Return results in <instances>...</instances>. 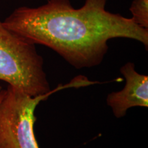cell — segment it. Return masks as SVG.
I'll list each match as a JSON object with an SVG mask.
<instances>
[{
	"instance_id": "6da1fadb",
	"label": "cell",
	"mask_w": 148,
	"mask_h": 148,
	"mask_svg": "<svg viewBox=\"0 0 148 148\" xmlns=\"http://www.w3.org/2000/svg\"><path fill=\"white\" fill-rule=\"evenodd\" d=\"M107 0H86L80 8L69 0H48L45 4L16 8L3 22L11 31L53 49L76 69L99 65L112 38H126L148 47V29L132 18L106 10Z\"/></svg>"
},
{
	"instance_id": "7a4b0ae2",
	"label": "cell",
	"mask_w": 148,
	"mask_h": 148,
	"mask_svg": "<svg viewBox=\"0 0 148 148\" xmlns=\"http://www.w3.org/2000/svg\"><path fill=\"white\" fill-rule=\"evenodd\" d=\"M0 80L31 96L50 91L43 59L32 42L0 21Z\"/></svg>"
},
{
	"instance_id": "3957f363",
	"label": "cell",
	"mask_w": 148,
	"mask_h": 148,
	"mask_svg": "<svg viewBox=\"0 0 148 148\" xmlns=\"http://www.w3.org/2000/svg\"><path fill=\"white\" fill-rule=\"evenodd\" d=\"M82 86V77H75L65 86L60 85L44 95L31 96L8 85L3 89L0 101V148H39L34 132L37 105L57 90Z\"/></svg>"
},
{
	"instance_id": "277c9868",
	"label": "cell",
	"mask_w": 148,
	"mask_h": 148,
	"mask_svg": "<svg viewBox=\"0 0 148 148\" xmlns=\"http://www.w3.org/2000/svg\"><path fill=\"white\" fill-rule=\"evenodd\" d=\"M125 78L124 88L107 96L106 103L116 118H121L132 107H148V77L138 73L133 62H128L120 69Z\"/></svg>"
},
{
	"instance_id": "5b68a950",
	"label": "cell",
	"mask_w": 148,
	"mask_h": 148,
	"mask_svg": "<svg viewBox=\"0 0 148 148\" xmlns=\"http://www.w3.org/2000/svg\"><path fill=\"white\" fill-rule=\"evenodd\" d=\"M130 10L133 21L140 27L148 29V0H134Z\"/></svg>"
},
{
	"instance_id": "8992f818",
	"label": "cell",
	"mask_w": 148,
	"mask_h": 148,
	"mask_svg": "<svg viewBox=\"0 0 148 148\" xmlns=\"http://www.w3.org/2000/svg\"><path fill=\"white\" fill-rule=\"evenodd\" d=\"M2 93H3V89H2V90H1V92H0V101H1V97H2Z\"/></svg>"
},
{
	"instance_id": "52a82bcc",
	"label": "cell",
	"mask_w": 148,
	"mask_h": 148,
	"mask_svg": "<svg viewBox=\"0 0 148 148\" xmlns=\"http://www.w3.org/2000/svg\"><path fill=\"white\" fill-rule=\"evenodd\" d=\"M1 90H2V88H1V86H0V92H1Z\"/></svg>"
}]
</instances>
